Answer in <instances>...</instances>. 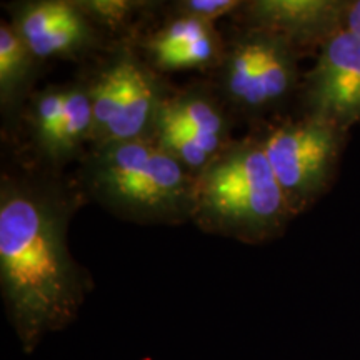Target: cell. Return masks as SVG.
Here are the masks:
<instances>
[{
	"label": "cell",
	"instance_id": "obj_16",
	"mask_svg": "<svg viewBox=\"0 0 360 360\" xmlns=\"http://www.w3.org/2000/svg\"><path fill=\"white\" fill-rule=\"evenodd\" d=\"M345 30L357 35L360 39V0L347 2V13H345Z\"/></svg>",
	"mask_w": 360,
	"mask_h": 360
},
{
	"label": "cell",
	"instance_id": "obj_6",
	"mask_svg": "<svg viewBox=\"0 0 360 360\" xmlns=\"http://www.w3.org/2000/svg\"><path fill=\"white\" fill-rule=\"evenodd\" d=\"M252 135L294 215L310 209L330 188L347 139L345 130L310 115L267 120Z\"/></svg>",
	"mask_w": 360,
	"mask_h": 360
},
{
	"label": "cell",
	"instance_id": "obj_14",
	"mask_svg": "<svg viewBox=\"0 0 360 360\" xmlns=\"http://www.w3.org/2000/svg\"><path fill=\"white\" fill-rule=\"evenodd\" d=\"M94 110L87 80L69 84L65 110L60 124V135L53 159V169H60L75 159H84L92 147Z\"/></svg>",
	"mask_w": 360,
	"mask_h": 360
},
{
	"label": "cell",
	"instance_id": "obj_1",
	"mask_svg": "<svg viewBox=\"0 0 360 360\" xmlns=\"http://www.w3.org/2000/svg\"><path fill=\"white\" fill-rule=\"evenodd\" d=\"M79 193L49 174L0 179V289L25 354L74 322L92 289L67 242Z\"/></svg>",
	"mask_w": 360,
	"mask_h": 360
},
{
	"label": "cell",
	"instance_id": "obj_13",
	"mask_svg": "<svg viewBox=\"0 0 360 360\" xmlns=\"http://www.w3.org/2000/svg\"><path fill=\"white\" fill-rule=\"evenodd\" d=\"M69 84L49 85L34 92L27 103L24 117L30 147L45 169H53V159L60 135Z\"/></svg>",
	"mask_w": 360,
	"mask_h": 360
},
{
	"label": "cell",
	"instance_id": "obj_2",
	"mask_svg": "<svg viewBox=\"0 0 360 360\" xmlns=\"http://www.w3.org/2000/svg\"><path fill=\"white\" fill-rule=\"evenodd\" d=\"M197 179L152 141L90 148L79 191L125 222L179 225L191 220Z\"/></svg>",
	"mask_w": 360,
	"mask_h": 360
},
{
	"label": "cell",
	"instance_id": "obj_12",
	"mask_svg": "<svg viewBox=\"0 0 360 360\" xmlns=\"http://www.w3.org/2000/svg\"><path fill=\"white\" fill-rule=\"evenodd\" d=\"M40 64L11 22H0V112L7 134L24 117Z\"/></svg>",
	"mask_w": 360,
	"mask_h": 360
},
{
	"label": "cell",
	"instance_id": "obj_9",
	"mask_svg": "<svg viewBox=\"0 0 360 360\" xmlns=\"http://www.w3.org/2000/svg\"><path fill=\"white\" fill-rule=\"evenodd\" d=\"M305 115L347 130L360 124V39L342 30L319 51L304 82Z\"/></svg>",
	"mask_w": 360,
	"mask_h": 360
},
{
	"label": "cell",
	"instance_id": "obj_4",
	"mask_svg": "<svg viewBox=\"0 0 360 360\" xmlns=\"http://www.w3.org/2000/svg\"><path fill=\"white\" fill-rule=\"evenodd\" d=\"M85 80L94 110L90 148L150 141L157 114L172 87L147 64L134 42L112 44Z\"/></svg>",
	"mask_w": 360,
	"mask_h": 360
},
{
	"label": "cell",
	"instance_id": "obj_11",
	"mask_svg": "<svg viewBox=\"0 0 360 360\" xmlns=\"http://www.w3.org/2000/svg\"><path fill=\"white\" fill-rule=\"evenodd\" d=\"M347 2L340 0H249L237 12L240 25L287 40L297 52L321 49L345 30Z\"/></svg>",
	"mask_w": 360,
	"mask_h": 360
},
{
	"label": "cell",
	"instance_id": "obj_10",
	"mask_svg": "<svg viewBox=\"0 0 360 360\" xmlns=\"http://www.w3.org/2000/svg\"><path fill=\"white\" fill-rule=\"evenodd\" d=\"M146 62L160 75L179 70H217L225 53V39L217 25L184 15L169 7V13L135 39Z\"/></svg>",
	"mask_w": 360,
	"mask_h": 360
},
{
	"label": "cell",
	"instance_id": "obj_7",
	"mask_svg": "<svg viewBox=\"0 0 360 360\" xmlns=\"http://www.w3.org/2000/svg\"><path fill=\"white\" fill-rule=\"evenodd\" d=\"M232 115L214 84L172 87L157 114L150 141L197 179L236 142Z\"/></svg>",
	"mask_w": 360,
	"mask_h": 360
},
{
	"label": "cell",
	"instance_id": "obj_3",
	"mask_svg": "<svg viewBox=\"0 0 360 360\" xmlns=\"http://www.w3.org/2000/svg\"><path fill=\"white\" fill-rule=\"evenodd\" d=\"M295 215L254 135L236 141L197 177L192 222L207 233L259 245Z\"/></svg>",
	"mask_w": 360,
	"mask_h": 360
},
{
	"label": "cell",
	"instance_id": "obj_5",
	"mask_svg": "<svg viewBox=\"0 0 360 360\" xmlns=\"http://www.w3.org/2000/svg\"><path fill=\"white\" fill-rule=\"evenodd\" d=\"M299 52L278 35L240 25L225 39L214 87L231 109L260 122L282 107L299 84Z\"/></svg>",
	"mask_w": 360,
	"mask_h": 360
},
{
	"label": "cell",
	"instance_id": "obj_15",
	"mask_svg": "<svg viewBox=\"0 0 360 360\" xmlns=\"http://www.w3.org/2000/svg\"><path fill=\"white\" fill-rule=\"evenodd\" d=\"M244 0H179L170 4V8L184 15L215 24L219 19L240 11Z\"/></svg>",
	"mask_w": 360,
	"mask_h": 360
},
{
	"label": "cell",
	"instance_id": "obj_8",
	"mask_svg": "<svg viewBox=\"0 0 360 360\" xmlns=\"http://www.w3.org/2000/svg\"><path fill=\"white\" fill-rule=\"evenodd\" d=\"M7 8L8 22L40 62L79 60L115 44L85 13L79 0H27Z\"/></svg>",
	"mask_w": 360,
	"mask_h": 360
}]
</instances>
